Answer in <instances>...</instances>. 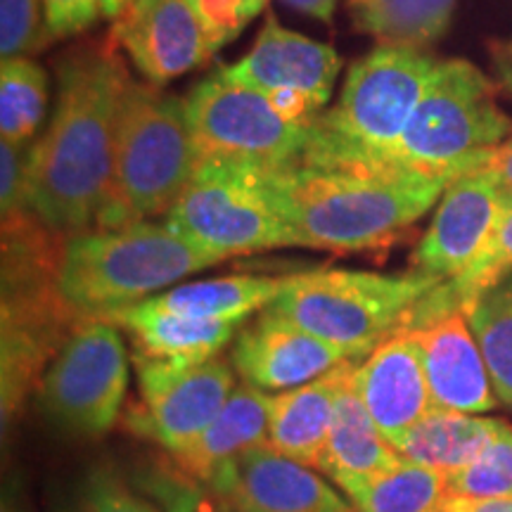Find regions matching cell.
<instances>
[{"label":"cell","mask_w":512,"mask_h":512,"mask_svg":"<svg viewBox=\"0 0 512 512\" xmlns=\"http://www.w3.org/2000/svg\"><path fill=\"white\" fill-rule=\"evenodd\" d=\"M446 491L453 498H512V425L501 420L482 456L446 475Z\"/></svg>","instance_id":"f546056e"},{"label":"cell","mask_w":512,"mask_h":512,"mask_svg":"<svg viewBox=\"0 0 512 512\" xmlns=\"http://www.w3.org/2000/svg\"><path fill=\"white\" fill-rule=\"evenodd\" d=\"M444 512H512V498H453L448 496Z\"/></svg>","instance_id":"8d00e7d4"},{"label":"cell","mask_w":512,"mask_h":512,"mask_svg":"<svg viewBox=\"0 0 512 512\" xmlns=\"http://www.w3.org/2000/svg\"><path fill=\"white\" fill-rule=\"evenodd\" d=\"M456 0H349L354 27L384 46L425 48L444 36Z\"/></svg>","instance_id":"484cf974"},{"label":"cell","mask_w":512,"mask_h":512,"mask_svg":"<svg viewBox=\"0 0 512 512\" xmlns=\"http://www.w3.org/2000/svg\"><path fill=\"white\" fill-rule=\"evenodd\" d=\"M136 368L147 430L174 456L202 437L235 392L233 366L219 356L188 368L136 358Z\"/></svg>","instance_id":"7c38bea8"},{"label":"cell","mask_w":512,"mask_h":512,"mask_svg":"<svg viewBox=\"0 0 512 512\" xmlns=\"http://www.w3.org/2000/svg\"><path fill=\"white\" fill-rule=\"evenodd\" d=\"M465 316L482 349L498 401L512 408V290L501 283Z\"/></svg>","instance_id":"f1b7e54d"},{"label":"cell","mask_w":512,"mask_h":512,"mask_svg":"<svg viewBox=\"0 0 512 512\" xmlns=\"http://www.w3.org/2000/svg\"><path fill=\"white\" fill-rule=\"evenodd\" d=\"M57 512H162V508L131 489L117 472L95 467L64 496Z\"/></svg>","instance_id":"4dcf8cb0"},{"label":"cell","mask_w":512,"mask_h":512,"mask_svg":"<svg viewBox=\"0 0 512 512\" xmlns=\"http://www.w3.org/2000/svg\"><path fill=\"white\" fill-rule=\"evenodd\" d=\"M128 79L110 41L79 46L60 64V98L31 164V211L55 233L74 238L98 223Z\"/></svg>","instance_id":"6da1fadb"},{"label":"cell","mask_w":512,"mask_h":512,"mask_svg":"<svg viewBox=\"0 0 512 512\" xmlns=\"http://www.w3.org/2000/svg\"><path fill=\"white\" fill-rule=\"evenodd\" d=\"M451 178L292 164L266 169L268 195L299 247L335 254L387 247L441 200Z\"/></svg>","instance_id":"7a4b0ae2"},{"label":"cell","mask_w":512,"mask_h":512,"mask_svg":"<svg viewBox=\"0 0 512 512\" xmlns=\"http://www.w3.org/2000/svg\"><path fill=\"white\" fill-rule=\"evenodd\" d=\"M91 3L100 10L102 17L119 19L128 8H131L133 0H91Z\"/></svg>","instance_id":"ab89813d"},{"label":"cell","mask_w":512,"mask_h":512,"mask_svg":"<svg viewBox=\"0 0 512 512\" xmlns=\"http://www.w3.org/2000/svg\"><path fill=\"white\" fill-rule=\"evenodd\" d=\"M361 358H349L330 373L320 375L302 387L271 396L266 441L287 458L318 470L328 434L335 418L337 401L344 387L354 380Z\"/></svg>","instance_id":"d6986e66"},{"label":"cell","mask_w":512,"mask_h":512,"mask_svg":"<svg viewBox=\"0 0 512 512\" xmlns=\"http://www.w3.org/2000/svg\"><path fill=\"white\" fill-rule=\"evenodd\" d=\"M349 358L358 356L311 335L268 306L238 332L230 361L245 384L261 392H283L318 380Z\"/></svg>","instance_id":"9a60e30c"},{"label":"cell","mask_w":512,"mask_h":512,"mask_svg":"<svg viewBox=\"0 0 512 512\" xmlns=\"http://www.w3.org/2000/svg\"><path fill=\"white\" fill-rule=\"evenodd\" d=\"M491 60H494L498 86L512 98V38L491 46Z\"/></svg>","instance_id":"74e56055"},{"label":"cell","mask_w":512,"mask_h":512,"mask_svg":"<svg viewBox=\"0 0 512 512\" xmlns=\"http://www.w3.org/2000/svg\"><path fill=\"white\" fill-rule=\"evenodd\" d=\"M200 19L211 50H221L235 41L252 19L266 8L268 0H188Z\"/></svg>","instance_id":"d6a6232c"},{"label":"cell","mask_w":512,"mask_h":512,"mask_svg":"<svg viewBox=\"0 0 512 512\" xmlns=\"http://www.w3.org/2000/svg\"><path fill=\"white\" fill-rule=\"evenodd\" d=\"M339 512H361V510H358V508H356V505H354V503H351V505H347V508H344V510H339Z\"/></svg>","instance_id":"60d3db41"},{"label":"cell","mask_w":512,"mask_h":512,"mask_svg":"<svg viewBox=\"0 0 512 512\" xmlns=\"http://www.w3.org/2000/svg\"><path fill=\"white\" fill-rule=\"evenodd\" d=\"M408 332L420 349L434 408L479 415L501 403L465 313H448Z\"/></svg>","instance_id":"e0dca14e"},{"label":"cell","mask_w":512,"mask_h":512,"mask_svg":"<svg viewBox=\"0 0 512 512\" xmlns=\"http://www.w3.org/2000/svg\"><path fill=\"white\" fill-rule=\"evenodd\" d=\"M219 261L166 223L86 230L64 245L57 290L79 316H102L145 302L147 294Z\"/></svg>","instance_id":"5b68a950"},{"label":"cell","mask_w":512,"mask_h":512,"mask_svg":"<svg viewBox=\"0 0 512 512\" xmlns=\"http://www.w3.org/2000/svg\"><path fill=\"white\" fill-rule=\"evenodd\" d=\"M102 318L131 332L136 342V358L169 363L176 368L197 366L216 358L235 335V323L166 311L155 299L102 313Z\"/></svg>","instance_id":"ffe728a7"},{"label":"cell","mask_w":512,"mask_h":512,"mask_svg":"<svg viewBox=\"0 0 512 512\" xmlns=\"http://www.w3.org/2000/svg\"><path fill=\"white\" fill-rule=\"evenodd\" d=\"M128 384L119 325L81 316L41 377V408L64 432L98 437L117 422Z\"/></svg>","instance_id":"9c48e42d"},{"label":"cell","mask_w":512,"mask_h":512,"mask_svg":"<svg viewBox=\"0 0 512 512\" xmlns=\"http://www.w3.org/2000/svg\"><path fill=\"white\" fill-rule=\"evenodd\" d=\"M510 136L512 119L498 107L489 76L467 60H446L434 69L406 131L373 169L456 181Z\"/></svg>","instance_id":"8992f818"},{"label":"cell","mask_w":512,"mask_h":512,"mask_svg":"<svg viewBox=\"0 0 512 512\" xmlns=\"http://www.w3.org/2000/svg\"><path fill=\"white\" fill-rule=\"evenodd\" d=\"M512 275V192L477 259L458 278L446 280L420 299L403 330L420 328L448 313H467L486 292Z\"/></svg>","instance_id":"603a6c76"},{"label":"cell","mask_w":512,"mask_h":512,"mask_svg":"<svg viewBox=\"0 0 512 512\" xmlns=\"http://www.w3.org/2000/svg\"><path fill=\"white\" fill-rule=\"evenodd\" d=\"M43 10H46V34L55 38L79 34L100 15L91 0H43Z\"/></svg>","instance_id":"e575fe53"},{"label":"cell","mask_w":512,"mask_h":512,"mask_svg":"<svg viewBox=\"0 0 512 512\" xmlns=\"http://www.w3.org/2000/svg\"><path fill=\"white\" fill-rule=\"evenodd\" d=\"M437 64L420 48L384 43L356 60L332 110L311 121L299 164L373 169L406 131Z\"/></svg>","instance_id":"3957f363"},{"label":"cell","mask_w":512,"mask_h":512,"mask_svg":"<svg viewBox=\"0 0 512 512\" xmlns=\"http://www.w3.org/2000/svg\"><path fill=\"white\" fill-rule=\"evenodd\" d=\"M48 79L29 57H10L0 67V133L10 143H31L46 117Z\"/></svg>","instance_id":"83f0119b"},{"label":"cell","mask_w":512,"mask_h":512,"mask_svg":"<svg viewBox=\"0 0 512 512\" xmlns=\"http://www.w3.org/2000/svg\"><path fill=\"white\" fill-rule=\"evenodd\" d=\"M164 223L221 261L299 247L268 195L266 169L238 159H202Z\"/></svg>","instance_id":"ba28073f"},{"label":"cell","mask_w":512,"mask_h":512,"mask_svg":"<svg viewBox=\"0 0 512 512\" xmlns=\"http://www.w3.org/2000/svg\"><path fill=\"white\" fill-rule=\"evenodd\" d=\"M505 285H508V287H510V290H512V275H510V278H508V280H505Z\"/></svg>","instance_id":"b9f144b4"},{"label":"cell","mask_w":512,"mask_h":512,"mask_svg":"<svg viewBox=\"0 0 512 512\" xmlns=\"http://www.w3.org/2000/svg\"><path fill=\"white\" fill-rule=\"evenodd\" d=\"M475 171L489 174L505 192H512V136L505 143L482 152Z\"/></svg>","instance_id":"d590c367"},{"label":"cell","mask_w":512,"mask_h":512,"mask_svg":"<svg viewBox=\"0 0 512 512\" xmlns=\"http://www.w3.org/2000/svg\"><path fill=\"white\" fill-rule=\"evenodd\" d=\"M354 389L377 430L394 446L434 408L420 349L408 330L394 332L363 358Z\"/></svg>","instance_id":"ac0fdd59"},{"label":"cell","mask_w":512,"mask_h":512,"mask_svg":"<svg viewBox=\"0 0 512 512\" xmlns=\"http://www.w3.org/2000/svg\"><path fill=\"white\" fill-rule=\"evenodd\" d=\"M283 287L285 278L228 275V278L178 285L174 290L157 294L152 299L166 311L238 325L249 313L268 309L278 299V294L283 292Z\"/></svg>","instance_id":"d4e9b609"},{"label":"cell","mask_w":512,"mask_h":512,"mask_svg":"<svg viewBox=\"0 0 512 512\" xmlns=\"http://www.w3.org/2000/svg\"><path fill=\"white\" fill-rule=\"evenodd\" d=\"M107 41L126 50L138 72L155 86H164L214 55L188 0H133L131 8L114 19Z\"/></svg>","instance_id":"2e32d148"},{"label":"cell","mask_w":512,"mask_h":512,"mask_svg":"<svg viewBox=\"0 0 512 512\" xmlns=\"http://www.w3.org/2000/svg\"><path fill=\"white\" fill-rule=\"evenodd\" d=\"M185 114L197 162L238 159L261 169H283L302 162L311 124L287 119L264 95L216 72L192 88Z\"/></svg>","instance_id":"30bf717a"},{"label":"cell","mask_w":512,"mask_h":512,"mask_svg":"<svg viewBox=\"0 0 512 512\" xmlns=\"http://www.w3.org/2000/svg\"><path fill=\"white\" fill-rule=\"evenodd\" d=\"M31 164L34 143H0V202L3 223L24 219L31 211Z\"/></svg>","instance_id":"1f68e13d"},{"label":"cell","mask_w":512,"mask_h":512,"mask_svg":"<svg viewBox=\"0 0 512 512\" xmlns=\"http://www.w3.org/2000/svg\"><path fill=\"white\" fill-rule=\"evenodd\" d=\"M399 460L401 453L377 430L363 401L358 399L354 380H351L337 401L318 472L332 477V482L347 494L354 486L394 467Z\"/></svg>","instance_id":"44dd1931"},{"label":"cell","mask_w":512,"mask_h":512,"mask_svg":"<svg viewBox=\"0 0 512 512\" xmlns=\"http://www.w3.org/2000/svg\"><path fill=\"white\" fill-rule=\"evenodd\" d=\"M268 415H271V394L261 392L252 384H242L230 394L223 411L202 432V437L176 453L178 465L188 475L211 482L240 453L264 444Z\"/></svg>","instance_id":"7402d4cb"},{"label":"cell","mask_w":512,"mask_h":512,"mask_svg":"<svg viewBox=\"0 0 512 512\" xmlns=\"http://www.w3.org/2000/svg\"><path fill=\"white\" fill-rule=\"evenodd\" d=\"M283 3L290 5V8L304 12V15H311L320 19V22L330 24L332 15H335L339 0H283Z\"/></svg>","instance_id":"f35d334b"},{"label":"cell","mask_w":512,"mask_h":512,"mask_svg":"<svg viewBox=\"0 0 512 512\" xmlns=\"http://www.w3.org/2000/svg\"><path fill=\"white\" fill-rule=\"evenodd\" d=\"M209 484L233 512H339L349 505L313 467L268 441L240 453Z\"/></svg>","instance_id":"5bb4252c"},{"label":"cell","mask_w":512,"mask_h":512,"mask_svg":"<svg viewBox=\"0 0 512 512\" xmlns=\"http://www.w3.org/2000/svg\"><path fill=\"white\" fill-rule=\"evenodd\" d=\"M437 285L415 271L384 275L316 268L285 278L271 309L311 335L366 358L377 344L403 330L420 299Z\"/></svg>","instance_id":"52a82bcc"},{"label":"cell","mask_w":512,"mask_h":512,"mask_svg":"<svg viewBox=\"0 0 512 512\" xmlns=\"http://www.w3.org/2000/svg\"><path fill=\"white\" fill-rule=\"evenodd\" d=\"M501 420L432 408L396 444L401 458L451 475L482 456L494 441Z\"/></svg>","instance_id":"cb8c5ba5"},{"label":"cell","mask_w":512,"mask_h":512,"mask_svg":"<svg viewBox=\"0 0 512 512\" xmlns=\"http://www.w3.org/2000/svg\"><path fill=\"white\" fill-rule=\"evenodd\" d=\"M508 197L510 192L482 171L448 183L430 228L415 247L411 271L437 283L458 278L482 252Z\"/></svg>","instance_id":"4fadbf2b"},{"label":"cell","mask_w":512,"mask_h":512,"mask_svg":"<svg viewBox=\"0 0 512 512\" xmlns=\"http://www.w3.org/2000/svg\"><path fill=\"white\" fill-rule=\"evenodd\" d=\"M38 36V0H0V55L3 60L31 53Z\"/></svg>","instance_id":"836d02e7"},{"label":"cell","mask_w":512,"mask_h":512,"mask_svg":"<svg viewBox=\"0 0 512 512\" xmlns=\"http://www.w3.org/2000/svg\"><path fill=\"white\" fill-rule=\"evenodd\" d=\"M347 494L361 512H444L448 498L444 472L406 458Z\"/></svg>","instance_id":"4316f807"},{"label":"cell","mask_w":512,"mask_h":512,"mask_svg":"<svg viewBox=\"0 0 512 512\" xmlns=\"http://www.w3.org/2000/svg\"><path fill=\"white\" fill-rule=\"evenodd\" d=\"M342 60L337 50L266 19L252 50L221 67L230 81L264 95L283 117L309 126L332 98Z\"/></svg>","instance_id":"8fae6325"},{"label":"cell","mask_w":512,"mask_h":512,"mask_svg":"<svg viewBox=\"0 0 512 512\" xmlns=\"http://www.w3.org/2000/svg\"><path fill=\"white\" fill-rule=\"evenodd\" d=\"M185 100L155 83L126 81L114 164L98 228H121L169 214L197 169Z\"/></svg>","instance_id":"277c9868"}]
</instances>
